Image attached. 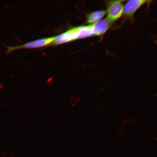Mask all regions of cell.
Listing matches in <instances>:
<instances>
[{
  "label": "cell",
  "instance_id": "obj_1",
  "mask_svg": "<svg viewBox=\"0 0 157 157\" xmlns=\"http://www.w3.org/2000/svg\"><path fill=\"white\" fill-rule=\"evenodd\" d=\"M125 0H111L106 2V19L111 24L122 16Z\"/></svg>",
  "mask_w": 157,
  "mask_h": 157
},
{
  "label": "cell",
  "instance_id": "obj_2",
  "mask_svg": "<svg viewBox=\"0 0 157 157\" xmlns=\"http://www.w3.org/2000/svg\"><path fill=\"white\" fill-rule=\"evenodd\" d=\"M152 0H131L127 1L124 5L123 22L128 20L131 22L134 21V15L136 12L142 5H149Z\"/></svg>",
  "mask_w": 157,
  "mask_h": 157
},
{
  "label": "cell",
  "instance_id": "obj_3",
  "mask_svg": "<svg viewBox=\"0 0 157 157\" xmlns=\"http://www.w3.org/2000/svg\"><path fill=\"white\" fill-rule=\"evenodd\" d=\"M55 36L46 37L28 42L24 44L14 46H8L7 53L17 49L22 48L31 49L47 46L53 41Z\"/></svg>",
  "mask_w": 157,
  "mask_h": 157
},
{
  "label": "cell",
  "instance_id": "obj_4",
  "mask_svg": "<svg viewBox=\"0 0 157 157\" xmlns=\"http://www.w3.org/2000/svg\"><path fill=\"white\" fill-rule=\"evenodd\" d=\"M106 14V10L96 11L88 14L86 16V22L90 24L95 23L100 20Z\"/></svg>",
  "mask_w": 157,
  "mask_h": 157
},
{
  "label": "cell",
  "instance_id": "obj_5",
  "mask_svg": "<svg viewBox=\"0 0 157 157\" xmlns=\"http://www.w3.org/2000/svg\"><path fill=\"white\" fill-rule=\"evenodd\" d=\"M52 79V78H50L49 79H48V80H47V82H49L50 81H51V80Z\"/></svg>",
  "mask_w": 157,
  "mask_h": 157
}]
</instances>
